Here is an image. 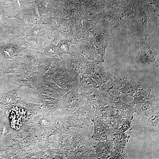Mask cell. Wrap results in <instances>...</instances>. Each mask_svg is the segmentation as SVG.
Listing matches in <instances>:
<instances>
[{"label": "cell", "mask_w": 159, "mask_h": 159, "mask_svg": "<svg viewBox=\"0 0 159 159\" xmlns=\"http://www.w3.org/2000/svg\"><path fill=\"white\" fill-rule=\"evenodd\" d=\"M69 73L72 76L79 77L82 69L88 61L83 56L80 55H67L62 57Z\"/></svg>", "instance_id": "6"}, {"label": "cell", "mask_w": 159, "mask_h": 159, "mask_svg": "<svg viewBox=\"0 0 159 159\" xmlns=\"http://www.w3.org/2000/svg\"><path fill=\"white\" fill-rule=\"evenodd\" d=\"M92 120L94 125L95 130L92 138L99 141L106 140L109 134L107 130L102 121L96 117Z\"/></svg>", "instance_id": "18"}, {"label": "cell", "mask_w": 159, "mask_h": 159, "mask_svg": "<svg viewBox=\"0 0 159 159\" xmlns=\"http://www.w3.org/2000/svg\"><path fill=\"white\" fill-rule=\"evenodd\" d=\"M130 105L122 102L121 101L118 102H114L113 105L116 109L120 111L123 117L130 120L132 119V114L135 110L134 105L130 103Z\"/></svg>", "instance_id": "23"}, {"label": "cell", "mask_w": 159, "mask_h": 159, "mask_svg": "<svg viewBox=\"0 0 159 159\" xmlns=\"http://www.w3.org/2000/svg\"><path fill=\"white\" fill-rule=\"evenodd\" d=\"M39 100H41L46 105L52 107L54 110L60 108L62 102V98H54L49 96L38 95Z\"/></svg>", "instance_id": "29"}, {"label": "cell", "mask_w": 159, "mask_h": 159, "mask_svg": "<svg viewBox=\"0 0 159 159\" xmlns=\"http://www.w3.org/2000/svg\"><path fill=\"white\" fill-rule=\"evenodd\" d=\"M100 15L99 22L101 30L104 33L114 36L120 31V29L117 26V21L113 9Z\"/></svg>", "instance_id": "7"}, {"label": "cell", "mask_w": 159, "mask_h": 159, "mask_svg": "<svg viewBox=\"0 0 159 159\" xmlns=\"http://www.w3.org/2000/svg\"><path fill=\"white\" fill-rule=\"evenodd\" d=\"M87 99L90 104L97 107L107 105L112 106L113 104V102L105 97L97 89L94 92L87 96Z\"/></svg>", "instance_id": "19"}, {"label": "cell", "mask_w": 159, "mask_h": 159, "mask_svg": "<svg viewBox=\"0 0 159 159\" xmlns=\"http://www.w3.org/2000/svg\"><path fill=\"white\" fill-rule=\"evenodd\" d=\"M69 141L73 150L85 143L84 136L76 132L69 130Z\"/></svg>", "instance_id": "26"}, {"label": "cell", "mask_w": 159, "mask_h": 159, "mask_svg": "<svg viewBox=\"0 0 159 159\" xmlns=\"http://www.w3.org/2000/svg\"><path fill=\"white\" fill-rule=\"evenodd\" d=\"M133 104L135 112L143 116H147L153 112L159 110L158 103L154 95H150L148 98L142 102Z\"/></svg>", "instance_id": "10"}, {"label": "cell", "mask_w": 159, "mask_h": 159, "mask_svg": "<svg viewBox=\"0 0 159 159\" xmlns=\"http://www.w3.org/2000/svg\"><path fill=\"white\" fill-rule=\"evenodd\" d=\"M75 43L71 40L65 39L60 40L59 42L57 47L61 57L64 54L74 55L70 51V47Z\"/></svg>", "instance_id": "30"}, {"label": "cell", "mask_w": 159, "mask_h": 159, "mask_svg": "<svg viewBox=\"0 0 159 159\" xmlns=\"http://www.w3.org/2000/svg\"><path fill=\"white\" fill-rule=\"evenodd\" d=\"M79 84L76 92L87 96L94 92L98 88V84L92 78L79 76Z\"/></svg>", "instance_id": "14"}, {"label": "cell", "mask_w": 159, "mask_h": 159, "mask_svg": "<svg viewBox=\"0 0 159 159\" xmlns=\"http://www.w3.org/2000/svg\"><path fill=\"white\" fill-rule=\"evenodd\" d=\"M64 113L61 122L66 129L71 127L82 128L83 124L75 112H72L60 108Z\"/></svg>", "instance_id": "16"}, {"label": "cell", "mask_w": 159, "mask_h": 159, "mask_svg": "<svg viewBox=\"0 0 159 159\" xmlns=\"http://www.w3.org/2000/svg\"><path fill=\"white\" fill-rule=\"evenodd\" d=\"M117 111V113L115 115L112 114L108 118L109 120L113 122V123L117 125L118 126H120L125 124V122L127 120H125L123 119V117L122 115H120L119 113V111L116 109Z\"/></svg>", "instance_id": "32"}, {"label": "cell", "mask_w": 159, "mask_h": 159, "mask_svg": "<svg viewBox=\"0 0 159 159\" xmlns=\"http://www.w3.org/2000/svg\"><path fill=\"white\" fill-rule=\"evenodd\" d=\"M142 120L145 129L152 132H159V110L143 116Z\"/></svg>", "instance_id": "20"}, {"label": "cell", "mask_w": 159, "mask_h": 159, "mask_svg": "<svg viewBox=\"0 0 159 159\" xmlns=\"http://www.w3.org/2000/svg\"><path fill=\"white\" fill-rule=\"evenodd\" d=\"M126 142L125 140L119 141L115 140L113 145L114 149L120 153L121 151L122 152L125 145Z\"/></svg>", "instance_id": "34"}, {"label": "cell", "mask_w": 159, "mask_h": 159, "mask_svg": "<svg viewBox=\"0 0 159 159\" xmlns=\"http://www.w3.org/2000/svg\"><path fill=\"white\" fill-rule=\"evenodd\" d=\"M95 112L97 117L101 120H105L115 112V107L107 105L100 107H95Z\"/></svg>", "instance_id": "25"}, {"label": "cell", "mask_w": 159, "mask_h": 159, "mask_svg": "<svg viewBox=\"0 0 159 159\" xmlns=\"http://www.w3.org/2000/svg\"><path fill=\"white\" fill-rule=\"evenodd\" d=\"M101 62H98L92 78H93L98 84V87L116 77L111 74L107 67L104 66Z\"/></svg>", "instance_id": "12"}, {"label": "cell", "mask_w": 159, "mask_h": 159, "mask_svg": "<svg viewBox=\"0 0 159 159\" xmlns=\"http://www.w3.org/2000/svg\"><path fill=\"white\" fill-rule=\"evenodd\" d=\"M138 44L141 52V61L158 67L159 65L158 54L151 42L145 39L139 41Z\"/></svg>", "instance_id": "3"}, {"label": "cell", "mask_w": 159, "mask_h": 159, "mask_svg": "<svg viewBox=\"0 0 159 159\" xmlns=\"http://www.w3.org/2000/svg\"><path fill=\"white\" fill-rule=\"evenodd\" d=\"M151 92L150 89L144 90L140 86L134 93V100L131 103L135 104L143 102L150 96Z\"/></svg>", "instance_id": "28"}, {"label": "cell", "mask_w": 159, "mask_h": 159, "mask_svg": "<svg viewBox=\"0 0 159 159\" xmlns=\"http://www.w3.org/2000/svg\"><path fill=\"white\" fill-rule=\"evenodd\" d=\"M5 74V73L3 69H0V77L4 75Z\"/></svg>", "instance_id": "35"}, {"label": "cell", "mask_w": 159, "mask_h": 159, "mask_svg": "<svg viewBox=\"0 0 159 159\" xmlns=\"http://www.w3.org/2000/svg\"><path fill=\"white\" fill-rule=\"evenodd\" d=\"M95 107L87 102L85 105L77 110L76 112L83 125L89 126L92 124V120L97 116Z\"/></svg>", "instance_id": "13"}, {"label": "cell", "mask_w": 159, "mask_h": 159, "mask_svg": "<svg viewBox=\"0 0 159 159\" xmlns=\"http://www.w3.org/2000/svg\"><path fill=\"white\" fill-rule=\"evenodd\" d=\"M74 46H72L78 54H80L87 59L88 61L103 62L99 58L97 54L94 52L92 45L88 41L82 40L78 41Z\"/></svg>", "instance_id": "11"}, {"label": "cell", "mask_w": 159, "mask_h": 159, "mask_svg": "<svg viewBox=\"0 0 159 159\" xmlns=\"http://www.w3.org/2000/svg\"><path fill=\"white\" fill-rule=\"evenodd\" d=\"M44 53L48 56L53 57L57 55L61 57L57 46L52 43H50L44 49Z\"/></svg>", "instance_id": "31"}, {"label": "cell", "mask_w": 159, "mask_h": 159, "mask_svg": "<svg viewBox=\"0 0 159 159\" xmlns=\"http://www.w3.org/2000/svg\"><path fill=\"white\" fill-rule=\"evenodd\" d=\"M44 54H39L36 57L37 62V74L38 77H42L50 67L54 57Z\"/></svg>", "instance_id": "17"}, {"label": "cell", "mask_w": 159, "mask_h": 159, "mask_svg": "<svg viewBox=\"0 0 159 159\" xmlns=\"http://www.w3.org/2000/svg\"><path fill=\"white\" fill-rule=\"evenodd\" d=\"M113 9L117 21V26L120 29L125 22L134 17L135 9L131 5Z\"/></svg>", "instance_id": "15"}, {"label": "cell", "mask_w": 159, "mask_h": 159, "mask_svg": "<svg viewBox=\"0 0 159 159\" xmlns=\"http://www.w3.org/2000/svg\"><path fill=\"white\" fill-rule=\"evenodd\" d=\"M113 140H109L106 141H99L95 146L96 153L98 158H106L111 153L110 150L113 143Z\"/></svg>", "instance_id": "22"}, {"label": "cell", "mask_w": 159, "mask_h": 159, "mask_svg": "<svg viewBox=\"0 0 159 159\" xmlns=\"http://www.w3.org/2000/svg\"><path fill=\"white\" fill-rule=\"evenodd\" d=\"M72 158L91 159L98 158L97 154L83 145L70 152Z\"/></svg>", "instance_id": "21"}, {"label": "cell", "mask_w": 159, "mask_h": 159, "mask_svg": "<svg viewBox=\"0 0 159 159\" xmlns=\"http://www.w3.org/2000/svg\"><path fill=\"white\" fill-rule=\"evenodd\" d=\"M21 50V48L19 47L11 44L0 47L1 54L6 59H13L19 54Z\"/></svg>", "instance_id": "24"}, {"label": "cell", "mask_w": 159, "mask_h": 159, "mask_svg": "<svg viewBox=\"0 0 159 159\" xmlns=\"http://www.w3.org/2000/svg\"><path fill=\"white\" fill-rule=\"evenodd\" d=\"M122 84V86L119 89V91L125 94L126 97L129 96H133L134 93L140 86L138 84H132L126 77L123 78Z\"/></svg>", "instance_id": "27"}, {"label": "cell", "mask_w": 159, "mask_h": 159, "mask_svg": "<svg viewBox=\"0 0 159 159\" xmlns=\"http://www.w3.org/2000/svg\"><path fill=\"white\" fill-rule=\"evenodd\" d=\"M87 97V95L80 94L74 91L69 90L63 96L60 108L75 112L88 102Z\"/></svg>", "instance_id": "2"}, {"label": "cell", "mask_w": 159, "mask_h": 159, "mask_svg": "<svg viewBox=\"0 0 159 159\" xmlns=\"http://www.w3.org/2000/svg\"><path fill=\"white\" fill-rule=\"evenodd\" d=\"M135 10L134 18L135 23L145 39H147L148 34V21L150 15L148 6L136 4L135 6Z\"/></svg>", "instance_id": "8"}, {"label": "cell", "mask_w": 159, "mask_h": 159, "mask_svg": "<svg viewBox=\"0 0 159 159\" xmlns=\"http://www.w3.org/2000/svg\"><path fill=\"white\" fill-rule=\"evenodd\" d=\"M53 82L52 80L38 77L37 80V90L41 93L55 98H63L68 91L59 87Z\"/></svg>", "instance_id": "4"}, {"label": "cell", "mask_w": 159, "mask_h": 159, "mask_svg": "<svg viewBox=\"0 0 159 159\" xmlns=\"http://www.w3.org/2000/svg\"><path fill=\"white\" fill-rule=\"evenodd\" d=\"M122 80L115 77L114 79L98 87L97 90L110 100L118 102L121 101L119 89L122 86Z\"/></svg>", "instance_id": "5"}, {"label": "cell", "mask_w": 159, "mask_h": 159, "mask_svg": "<svg viewBox=\"0 0 159 159\" xmlns=\"http://www.w3.org/2000/svg\"><path fill=\"white\" fill-rule=\"evenodd\" d=\"M44 78L52 80L59 87L68 92L72 90L76 92L79 84V77L72 75L68 72L65 64L52 68Z\"/></svg>", "instance_id": "1"}, {"label": "cell", "mask_w": 159, "mask_h": 159, "mask_svg": "<svg viewBox=\"0 0 159 159\" xmlns=\"http://www.w3.org/2000/svg\"><path fill=\"white\" fill-rule=\"evenodd\" d=\"M106 127L109 135L115 134L118 131V126L112 123L110 120L108 119L102 120Z\"/></svg>", "instance_id": "33"}, {"label": "cell", "mask_w": 159, "mask_h": 159, "mask_svg": "<svg viewBox=\"0 0 159 159\" xmlns=\"http://www.w3.org/2000/svg\"><path fill=\"white\" fill-rule=\"evenodd\" d=\"M113 36L112 34L101 33L95 36L94 40L90 43L93 47L94 52L100 55L103 62L105 59L107 48L111 39Z\"/></svg>", "instance_id": "9"}]
</instances>
